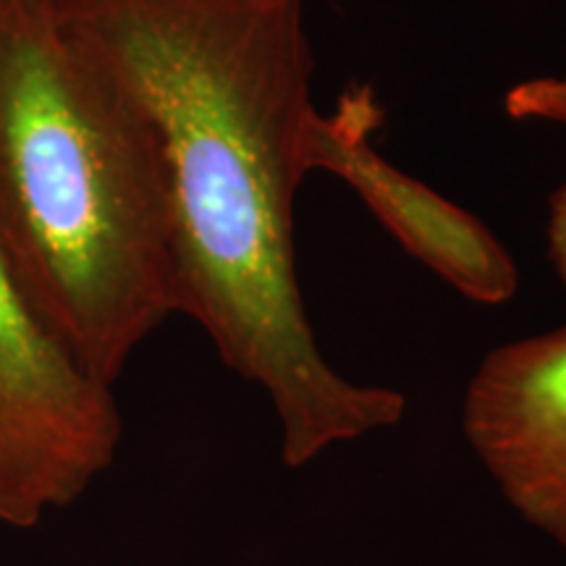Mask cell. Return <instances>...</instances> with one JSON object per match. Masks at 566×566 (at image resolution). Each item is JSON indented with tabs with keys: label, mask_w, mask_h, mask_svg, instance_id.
<instances>
[{
	"label": "cell",
	"mask_w": 566,
	"mask_h": 566,
	"mask_svg": "<svg viewBox=\"0 0 566 566\" xmlns=\"http://www.w3.org/2000/svg\"><path fill=\"white\" fill-rule=\"evenodd\" d=\"M158 153L176 315L268 396L281 462H317L405 420L396 388L325 359L296 275L294 208L315 113L302 0H59Z\"/></svg>",
	"instance_id": "1"
},
{
	"label": "cell",
	"mask_w": 566,
	"mask_h": 566,
	"mask_svg": "<svg viewBox=\"0 0 566 566\" xmlns=\"http://www.w3.org/2000/svg\"><path fill=\"white\" fill-rule=\"evenodd\" d=\"M0 226L90 375L116 388L176 315L145 118L59 0H0Z\"/></svg>",
	"instance_id": "2"
},
{
	"label": "cell",
	"mask_w": 566,
	"mask_h": 566,
	"mask_svg": "<svg viewBox=\"0 0 566 566\" xmlns=\"http://www.w3.org/2000/svg\"><path fill=\"white\" fill-rule=\"evenodd\" d=\"M122 436L113 386L63 342L0 226V527L24 533L74 506Z\"/></svg>",
	"instance_id": "3"
},
{
	"label": "cell",
	"mask_w": 566,
	"mask_h": 566,
	"mask_svg": "<svg viewBox=\"0 0 566 566\" xmlns=\"http://www.w3.org/2000/svg\"><path fill=\"white\" fill-rule=\"evenodd\" d=\"M380 124L384 108L367 84L346 90L331 113L315 108L302 147L307 174L342 179L417 263L464 300L485 307L512 300L520 271L504 242L470 210L386 160L373 139Z\"/></svg>",
	"instance_id": "4"
},
{
	"label": "cell",
	"mask_w": 566,
	"mask_h": 566,
	"mask_svg": "<svg viewBox=\"0 0 566 566\" xmlns=\"http://www.w3.org/2000/svg\"><path fill=\"white\" fill-rule=\"evenodd\" d=\"M462 433L506 506L566 548V325L485 354Z\"/></svg>",
	"instance_id": "5"
},
{
	"label": "cell",
	"mask_w": 566,
	"mask_h": 566,
	"mask_svg": "<svg viewBox=\"0 0 566 566\" xmlns=\"http://www.w3.org/2000/svg\"><path fill=\"white\" fill-rule=\"evenodd\" d=\"M504 111L512 122L554 124L566 129V74L533 76L514 84L504 97Z\"/></svg>",
	"instance_id": "6"
},
{
	"label": "cell",
	"mask_w": 566,
	"mask_h": 566,
	"mask_svg": "<svg viewBox=\"0 0 566 566\" xmlns=\"http://www.w3.org/2000/svg\"><path fill=\"white\" fill-rule=\"evenodd\" d=\"M548 260L558 279L566 283V181L551 195L546 221Z\"/></svg>",
	"instance_id": "7"
}]
</instances>
